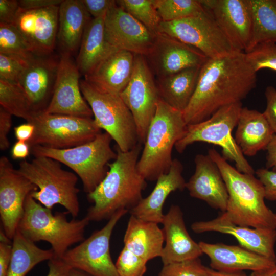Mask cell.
Here are the masks:
<instances>
[{
    "label": "cell",
    "mask_w": 276,
    "mask_h": 276,
    "mask_svg": "<svg viewBox=\"0 0 276 276\" xmlns=\"http://www.w3.org/2000/svg\"><path fill=\"white\" fill-rule=\"evenodd\" d=\"M256 73L242 52L208 58L200 67L194 94L182 112L187 125L205 121L221 108L241 102L256 86Z\"/></svg>",
    "instance_id": "1"
},
{
    "label": "cell",
    "mask_w": 276,
    "mask_h": 276,
    "mask_svg": "<svg viewBox=\"0 0 276 276\" xmlns=\"http://www.w3.org/2000/svg\"><path fill=\"white\" fill-rule=\"evenodd\" d=\"M142 150L140 143L126 152L116 147L117 157L108 164L106 175L87 194L88 200L93 203L86 215L90 221L109 220L121 210L129 212L143 198L147 182L137 168Z\"/></svg>",
    "instance_id": "2"
},
{
    "label": "cell",
    "mask_w": 276,
    "mask_h": 276,
    "mask_svg": "<svg viewBox=\"0 0 276 276\" xmlns=\"http://www.w3.org/2000/svg\"><path fill=\"white\" fill-rule=\"evenodd\" d=\"M208 154L218 167L226 184L228 199L223 214L242 226L276 229V213L265 204L263 185L254 174L242 173L232 167L214 148Z\"/></svg>",
    "instance_id": "3"
},
{
    "label": "cell",
    "mask_w": 276,
    "mask_h": 276,
    "mask_svg": "<svg viewBox=\"0 0 276 276\" xmlns=\"http://www.w3.org/2000/svg\"><path fill=\"white\" fill-rule=\"evenodd\" d=\"M186 127L182 112L160 98L137 164L139 173L146 181L157 180L169 172L173 159V148Z\"/></svg>",
    "instance_id": "4"
},
{
    "label": "cell",
    "mask_w": 276,
    "mask_h": 276,
    "mask_svg": "<svg viewBox=\"0 0 276 276\" xmlns=\"http://www.w3.org/2000/svg\"><path fill=\"white\" fill-rule=\"evenodd\" d=\"M31 194L26 200L24 213L17 229L34 243L48 242L55 257L62 259L72 245L85 239V231L90 221L86 216L68 221L65 213L53 214L52 209L37 202Z\"/></svg>",
    "instance_id": "5"
},
{
    "label": "cell",
    "mask_w": 276,
    "mask_h": 276,
    "mask_svg": "<svg viewBox=\"0 0 276 276\" xmlns=\"http://www.w3.org/2000/svg\"><path fill=\"white\" fill-rule=\"evenodd\" d=\"M17 170L37 188L31 194L37 202L50 209L60 204L73 218L78 215V177L75 173L63 169L58 161L43 156L21 161Z\"/></svg>",
    "instance_id": "6"
},
{
    "label": "cell",
    "mask_w": 276,
    "mask_h": 276,
    "mask_svg": "<svg viewBox=\"0 0 276 276\" xmlns=\"http://www.w3.org/2000/svg\"><path fill=\"white\" fill-rule=\"evenodd\" d=\"M112 140L109 134L101 132L92 141L76 147L57 149L35 146L31 151L34 156L49 157L67 166L80 178L88 194L104 178L108 164L117 157L111 147Z\"/></svg>",
    "instance_id": "7"
},
{
    "label": "cell",
    "mask_w": 276,
    "mask_h": 276,
    "mask_svg": "<svg viewBox=\"0 0 276 276\" xmlns=\"http://www.w3.org/2000/svg\"><path fill=\"white\" fill-rule=\"evenodd\" d=\"M242 108V102L234 103L221 108L205 121L187 125L185 133L175 145L176 150L182 153L190 145L198 142L213 144L222 148V156L234 162L239 171L255 174L232 135Z\"/></svg>",
    "instance_id": "8"
},
{
    "label": "cell",
    "mask_w": 276,
    "mask_h": 276,
    "mask_svg": "<svg viewBox=\"0 0 276 276\" xmlns=\"http://www.w3.org/2000/svg\"><path fill=\"white\" fill-rule=\"evenodd\" d=\"M80 89L96 124L121 151H129L139 143L133 116L119 94L99 89L85 79L80 80Z\"/></svg>",
    "instance_id": "9"
},
{
    "label": "cell",
    "mask_w": 276,
    "mask_h": 276,
    "mask_svg": "<svg viewBox=\"0 0 276 276\" xmlns=\"http://www.w3.org/2000/svg\"><path fill=\"white\" fill-rule=\"evenodd\" d=\"M35 127L30 148L35 146L64 149L76 147L94 140L101 130L92 118L51 114L35 111L29 122Z\"/></svg>",
    "instance_id": "10"
},
{
    "label": "cell",
    "mask_w": 276,
    "mask_h": 276,
    "mask_svg": "<svg viewBox=\"0 0 276 276\" xmlns=\"http://www.w3.org/2000/svg\"><path fill=\"white\" fill-rule=\"evenodd\" d=\"M158 32L197 49L208 58L222 57L236 51L211 12L204 7L193 16L172 21H162Z\"/></svg>",
    "instance_id": "11"
},
{
    "label": "cell",
    "mask_w": 276,
    "mask_h": 276,
    "mask_svg": "<svg viewBox=\"0 0 276 276\" xmlns=\"http://www.w3.org/2000/svg\"><path fill=\"white\" fill-rule=\"evenodd\" d=\"M119 95L133 116L139 143L144 144L160 99L154 74L145 56L134 54L132 76Z\"/></svg>",
    "instance_id": "12"
},
{
    "label": "cell",
    "mask_w": 276,
    "mask_h": 276,
    "mask_svg": "<svg viewBox=\"0 0 276 276\" xmlns=\"http://www.w3.org/2000/svg\"><path fill=\"white\" fill-rule=\"evenodd\" d=\"M128 212H117L101 229L69 249L62 258L71 268L90 276H119L110 252V240L113 230L120 219Z\"/></svg>",
    "instance_id": "13"
},
{
    "label": "cell",
    "mask_w": 276,
    "mask_h": 276,
    "mask_svg": "<svg viewBox=\"0 0 276 276\" xmlns=\"http://www.w3.org/2000/svg\"><path fill=\"white\" fill-rule=\"evenodd\" d=\"M37 190L14 168L7 157L0 158V218L2 229L10 239L17 230L27 197Z\"/></svg>",
    "instance_id": "14"
},
{
    "label": "cell",
    "mask_w": 276,
    "mask_h": 276,
    "mask_svg": "<svg viewBox=\"0 0 276 276\" xmlns=\"http://www.w3.org/2000/svg\"><path fill=\"white\" fill-rule=\"evenodd\" d=\"M106 41L118 50L147 57L156 39L144 25L116 3L107 12L104 19Z\"/></svg>",
    "instance_id": "15"
},
{
    "label": "cell",
    "mask_w": 276,
    "mask_h": 276,
    "mask_svg": "<svg viewBox=\"0 0 276 276\" xmlns=\"http://www.w3.org/2000/svg\"><path fill=\"white\" fill-rule=\"evenodd\" d=\"M53 94L47 108L48 113L91 118L92 110L80 89V71L72 56L61 54Z\"/></svg>",
    "instance_id": "16"
},
{
    "label": "cell",
    "mask_w": 276,
    "mask_h": 276,
    "mask_svg": "<svg viewBox=\"0 0 276 276\" xmlns=\"http://www.w3.org/2000/svg\"><path fill=\"white\" fill-rule=\"evenodd\" d=\"M146 58L157 78L200 67L208 59L197 49L160 32L156 34L153 48Z\"/></svg>",
    "instance_id": "17"
},
{
    "label": "cell",
    "mask_w": 276,
    "mask_h": 276,
    "mask_svg": "<svg viewBox=\"0 0 276 276\" xmlns=\"http://www.w3.org/2000/svg\"><path fill=\"white\" fill-rule=\"evenodd\" d=\"M236 51L245 53L251 31L248 0H200Z\"/></svg>",
    "instance_id": "18"
},
{
    "label": "cell",
    "mask_w": 276,
    "mask_h": 276,
    "mask_svg": "<svg viewBox=\"0 0 276 276\" xmlns=\"http://www.w3.org/2000/svg\"><path fill=\"white\" fill-rule=\"evenodd\" d=\"M60 56L33 54L17 83L27 95L35 111L44 110L51 100Z\"/></svg>",
    "instance_id": "19"
},
{
    "label": "cell",
    "mask_w": 276,
    "mask_h": 276,
    "mask_svg": "<svg viewBox=\"0 0 276 276\" xmlns=\"http://www.w3.org/2000/svg\"><path fill=\"white\" fill-rule=\"evenodd\" d=\"M59 6L24 10L20 8L14 25L30 44L34 54H52L57 40Z\"/></svg>",
    "instance_id": "20"
},
{
    "label": "cell",
    "mask_w": 276,
    "mask_h": 276,
    "mask_svg": "<svg viewBox=\"0 0 276 276\" xmlns=\"http://www.w3.org/2000/svg\"><path fill=\"white\" fill-rule=\"evenodd\" d=\"M191 227L197 234L217 232L231 235L240 246L276 262V229L239 226L229 221L223 213L210 220L195 222Z\"/></svg>",
    "instance_id": "21"
},
{
    "label": "cell",
    "mask_w": 276,
    "mask_h": 276,
    "mask_svg": "<svg viewBox=\"0 0 276 276\" xmlns=\"http://www.w3.org/2000/svg\"><path fill=\"white\" fill-rule=\"evenodd\" d=\"M194 162V173L186 185L190 195L225 212L228 194L218 167L208 154L196 155Z\"/></svg>",
    "instance_id": "22"
},
{
    "label": "cell",
    "mask_w": 276,
    "mask_h": 276,
    "mask_svg": "<svg viewBox=\"0 0 276 276\" xmlns=\"http://www.w3.org/2000/svg\"><path fill=\"white\" fill-rule=\"evenodd\" d=\"M162 224L165 242L160 257L163 265L198 258L203 254L190 236L178 205L170 206Z\"/></svg>",
    "instance_id": "23"
},
{
    "label": "cell",
    "mask_w": 276,
    "mask_h": 276,
    "mask_svg": "<svg viewBox=\"0 0 276 276\" xmlns=\"http://www.w3.org/2000/svg\"><path fill=\"white\" fill-rule=\"evenodd\" d=\"M198 243L203 253L209 257L212 269L215 270L256 271L276 266L275 261L240 245L203 241Z\"/></svg>",
    "instance_id": "24"
},
{
    "label": "cell",
    "mask_w": 276,
    "mask_h": 276,
    "mask_svg": "<svg viewBox=\"0 0 276 276\" xmlns=\"http://www.w3.org/2000/svg\"><path fill=\"white\" fill-rule=\"evenodd\" d=\"M183 170L181 162L173 159L169 172L158 178L152 191L129 211L130 215L145 221L162 223L165 215L163 209L166 199L172 192L182 191L186 188Z\"/></svg>",
    "instance_id": "25"
},
{
    "label": "cell",
    "mask_w": 276,
    "mask_h": 276,
    "mask_svg": "<svg viewBox=\"0 0 276 276\" xmlns=\"http://www.w3.org/2000/svg\"><path fill=\"white\" fill-rule=\"evenodd\" d=\"M134 63V54L117 50L102 60L84 79L103 91L120 94L131 79Z\"/></svg>",
    "instance_id": "26"
},
{
    "label": "cell",
    "mask_w": 276,
    "mask_h": 276,
    "mask_svg": "<svg viewBox=\"0 0 276 276\" xmlns=\"http://www.w3.org/2000/svg\"><path fill=\"white\" fill-rule=\"evenodd\" d=\"M92 18L81 0H63L59 6L57 40L61 54L73 56L79 49L86 26Z\"/></svg>",
    "instance_id": "27"
},
{
    "label": "cell",
    "mask_w": 276,
    "mask_h": 276,
    "mask_svg": "<svg viewBox=\"0 0 276 276\" xmlns=\"http://www.w3.org/2000/svg\"><path fill=\"white\" fill-rule=\"evenodd\" d=\"M274 134L263 113L242 107L234 138L244 155L252 156L266 150Z\"/></svg>",
    "instance_id": "28"
},
{
    "label": "cell",
    "mask_w": 276,
    "mask_h": 276,
    "mask_svg": "<svg viewBox=\"0 0 276 276\" xmlns=\"http://www.w3.org/2000/svg\"><path fill=\"white\" fill-rule=\"evenodd\" d=\"M123 241L125 247L147 262L160 257L165 238L158 223L130 215Z\"/></svg>",
    "instance_id": "29"
},
{
    "label": "cell",
    "mask_w": 276,
    "mask_h": 276,
    "mask_svg": "<svg viewBox=\"0 0 276 276\" xmlns=\"http://www.w3.org/2000/svg\"><path fill=\"white\" fill-rule=\"evenodd\" d=\"M105 15L92 18L84 32L75 60L80 74L84 77L90 73L105 57L118 50L109 44L105 39Z\"/></svg>",
    "instance_id": "30"
},
{
    "label": "cell",
    "mask_w": 276,
    "mask_h": 276,
    "mask_svg": "<svg viewBox=\"0 0 276 276\" xmlns=\"http://www.w3.org/2000/svg\"><path fill=\"white\" fill-rule=\"evenodd\" d=\"M200 67H190L157 78L156 82L160 98L171 107L183 112L194 94Z\"/></svg>",
    "instance_id": "31"
},
{
    "label": "cell",
    "mask_w": 276,
    "mask_h": 276,
    "mask_svg": "<svg viewBox=\"0 0 276 276\" xmlns=\"http://www.w3.org/2000/svg\"><path fill=\"white\" fill-rule=\"evenodd\" d=\"M54 257L52 248L38 247L17 229L12 239V257L7 276H26L38 264Z\"/></svg>",
    "instance_id": "32"
},
{
    "label": "cell",
    "mask_w": 276,
    "mask_h": 276,
    "mask_svg": "<svg viewBox=\"0 0 276 276\" xmlns=\"http://www.w3.org/2000/svg\"><path fill=\"white\" fill-rule=\"evenodd\" d=\"M251 17L250 42L246 52L256 45L276 42V0H248Z\"/></svg>",
    "instance_id": "33"
},
{
    "label": "cell",
    "mask_w": 276,
    "mask_h": 276,
    "mask_svg": "<svg viewBox=\"0 0 276 276\" xmlns=\"http://www.w3.org/2000/svg\"><path fill=\"white\" fill-rule=\"evenodd\" d=\"M1 107L12 116L31 120L35 112L22 88L17 83L0 79Z\"/></svg>",
    "instance_id": "34"
},
{
    "label": "cell",
    "mask_w": 276,
    "mask_h": 276,
    "mask_svg": "<svg viewBox=\"0 0 276 276\" xmlns=\"http://www.w3.org/2000/svg\"><path fill=\"white\" fill-rule=\"evenodd\" d=\"M162 21L169 22L196 15L204 9L200 0H154Z\"/></svg>",
    "instance_id": "35"
},
{
    "label": "cell",
    "mask_w": 276,
    "mask_h": 276,
    "mask_svg": "<svg viewBox=\"0 0 276 276\" xmlns=\"http://www.w3.org/2000/svg\"><path fill=\"white\" fill-rule=\"evenodd\" d=\"M116 3L152 32L158 33L162 20L154 0H119Z\"/></svg>",
    "instance_id": "36"
},
{
    "label": "cell",
    "mask_w": 276,
    "mask_h": 276,
    "mask_svg": "<svg viewBox=\"0 0 276 276\" xmlns=\"http://www.w3.org/2000/svg\"><path fill=\"white\" fill-rule=\"evenodd\" d=\"M0 53L29 56L34 53L14 24L0 23Z\"/></svg>",
    "instance_id": "37"
},
{
    "label": "cell",
    "mask_w": 276,
    "mask_h": 276,
    "mask_svg": "<svg viewBox=\"0 0 276 276\" xmlns=\"http://www.w3.org/2000/svg\"><path fill=\"white\" fill-rule=\"evenodd\" d=\"M245 54L247 62L255 72L263 68L276 71V42L258 44Z\"/></svg>",
    "instance_id": "38"
},
{
    "label": "cell",
    "mask_w": 276,
    "mask_h": 276,
    "mask_svg": "<svg viewBox=\"0 0 276 276\" xmlns=\"http://www.w3.org/2000/svg\"><path fill=\"white\" fill-rule=\"evenodd\" d=\"M210 270L198 258L163 265L158 276H210Z\"/></svg>",
    "instance_id": "39"
},
{
    "label": "cell",
    "mask_w": 276,
    "mask_h": 276,
    "mask_svg": "<svg viewBox=\"0 0 276 276\" xmlns=\"http://www.w3.org/2000/svg\"><path fill=\"white\" fill-rule=\"evenodd\" d=\"M33 55L25 56L0 53V79L17 83Z\"/></svg>",
    "instance_id": "40"
},
{
    "label": "cell",
    "mask_w": 276,
    "mask_h": 276,
    "mask_svg": "<svg viewBox=\"0 0 276 276\" xmlns=\"http://www.w3.org/2000/svg\"><path fill=\"white\" fill-rule=\"evenodd\" d=\"M147 262L124 247L115 263L119 276H143Z\"/></svg>",
    "instance_id": "41"
},
{
    "label": "cell",
    "mask_w": 276,
    "mask_h": 276,
    "mask_svg": "<svg viewBox=\"0 0 276 276\" xmlns=\"http://www.w3.org/2000/svg\"><path fill=\"white\" fill-rule=\"evenodd\" d=\"M255 174L264 186L266 199L276 200V171L261 168L257 170Z\"/></svg>",
    "instance_id": "42"
},
{
    "label": "cell",
    "mask_w": 276,
    "mask_h": 276,
    "mask_svg": "<svg viewBox=\"0 0 276 276\" xmlns=\"http://www.w3.org/2000/svg\"><path fill=\"white\" fill-rule=\"evenodd\" d=\"M265 96L267 106L263 112L266 120L276 134V89L271 86L266 87Z\"/></svg>",
    "instance_id": "43"
},
{
    "label": "cell",
    "mask_w": 276,
    "mask_h": 276,
    "mask_svg": "<svg viewBox=\"0 0 276 276\" xmlns=\"http://www.w3.org/2000/svg\"><path fill=\"white\" fill-rule=\"evenodd\" d=\"M89 14L94 18L105 16L115 3L112 0H81Z\"/></svg>",
    "instance_id": "44"
},
{
    "label": "cell",
    "mask_w": 276,
    "mask_h": 276,
    "mask_svg": "<svg viewBox=\"0 0 276 276\" xmlns=\"http://www.w3.org/2000/svg\"><path fill=\"white\" fill-rule=\"evenodd\" d=\"M19 9L18 1L0 0V23L14 24Z\"/></svg>",
    "instance_id": "45"
},
{
    "label": "cell",
    "mask_w": 276,
    "mask_h": 276,
    "mask_svg": "<svg viewBox=\"0 0 276 276\" xmlns=\"http://www.w3.org/2000/svg\"><path fill=\"white\" fill-rule=\"evenodd\" d=\"M12 242L7 236L0 238V276H7L11 262Z\"/></svg>",
    "instance_id": "46"
},
{
    "label": "cell",
    "mask_w": 276,
    "mask_h": 276,
    "mask_svg": "<svg viewBox=\"0 0 276 276\" xmlns=\"http://www.w3.org/2000/svg\"><path fill=\"white\" fill-rule=\"evenodd\" d=\"M12 116L0 107V149L2 151L7 150L10 147L8 134L12 126Z\"/></svg>",
    "instance_id": "47"
},
{
    "label": "cell",
    "mask_w": 276,
    "mask_h": 276,
    "mask_svg": "<svg viewBox=\"0 0 276 276\" xmlns=\"http://www.w3.org/2000/svg\"><path fill=\"white\" fill-rule=\"evenodd\" d=\"M49 272L47 276H68L72 268L62 259L53 258L48 261Z\"/></svg>",
    "instance_id": "48"
},
{
    "label": "cell",
    "mask_w": 276,
    "mask_h": 276,
    "mask_svg": "<svg viewBox=\"0 0 276 276\" xmlns=\"http://www.w3.org/2000/svg\"><path fill=\"white\" fill-rule=\"evenodd\" d=\"M19 7L21 10H28L59 6L63 0H20Z\"/></svg>",
    "instance_id": "49"
},
{
    "label": "cell",
    "mask_w": 276,
    "mask_h": 276,
    "mask_svg": "<svg viewBox=\"0 0 276 276\" xmlns=\"http://www.w3.org/2000/svg\"><path fill=\"white\" fill-rule=\"evenodd\" d=\"M14 130L17 141L28 143L33 136L35 127L32 123L27 122L16 126Z\"/></svg>",
    "instance_id": "50"
},
{
    "label": "cell",
    "mask_w": 276,
    "mask_h": 276,
    "mask_svg": "<svg viewBox=\"0 0 276 276\" xmlns=\"http://www.w3.org/2000/svg\"><path fill=\"white\" fill-rule=\"evenodd\" d=\"M30 147L27 142L17 141L12 146L11 155L13 159H24L30 153Z\"/></svg>",
    "instance_id": "51"
},
{
    "label": "cell",
    "mask_w": 276,
    "mask_h": 276,
    "mask_svg": "<svg viewBox=\"0 0 276 276\" xmlns=\"http://www.w3.org/2000/svg\"><path fill=\"white\" fill-rule=\"evenodd\" d=\"M266 169L276 171V134H274L266 149Z\"/></svg>",
    "instance_id": "52"
},
{
    "label": "cell",
    "mask_w": 276,
    "mask_h": 276,
    "mask_svg": "<svg viewBox=\"0 0 276 276\" xmlns=\"http://www.w3.org/2000/svg\"><path fill=\"white\" fill-rule=\"evenodd\" d=\"M210 276H247L244 271L226 272L211 269Z\"/></svg>",
    "instance_id": "53"
},
{
    "label": "cell",
    "mask_w": 276,
    "mask_h": 276,
    "mask_svg": "<svg viewBox=\"0 0 276 276\" xmlns=\"http://www.w3.org/2000/svg\"><path fill=\"white\" fill-rule=\"evenodd\" d=\"M249 276H276V266L264 270L252 271Z\"/></svg>",
    "instance_id": "54"
},
{
    "label": "cell",
    "mask_w": 276,
    "mask_h": 276,
    "mask_svg": "<svg viewBox=\"0 0 276 276\" xmlns=\"http://www.w3.org/2000/svg\"><path fill=\"white\" fill-rule=\"evenodd\" d=\"M68 276H90V275L76 269L71 268Z\"/></svg>",
    "instance_id": "55"
}]
</instances>
